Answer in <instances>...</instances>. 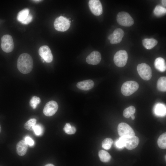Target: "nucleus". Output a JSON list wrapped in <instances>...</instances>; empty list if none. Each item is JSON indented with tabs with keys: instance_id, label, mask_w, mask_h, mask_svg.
<instances>
[{
	"instance_id": "cd10ccee",
	"label": "nucleus",
	"mask_w": 166,
	"mask_h": 166,
	"mask_svg": "<svg viewBox=\"0 0 166 166\" xmlns=\"http://www.w3.org/2000/svg\"><path fill=\"white\" fill-rule=\"evenodd\" d=\"M113 143L112 139L106 138L104 140L102 143V146L103 148L106 150L109 149Z\"/></svg>"
},
{
	"instance_id": "39448f33",
	"label": "nucleus",
	"mask_w": 166,
	"mask_h": 166,
	"mask_svg": "<svg viewBox=\"0 0 166 166\" xmlns=\"http://www.w3.org/2000/svg\"><path fill=\"white\" fill-rule=\"evenodd\" d=\"M117 20L119 25L124 26H130L134 23V20L130 14L124 11L118 13Z\"/></svg>"
},
{
	"instance_id": "5701e85b",
	"label": "nucleus",
	"mask_w": 166,
	"mask_h": 166,
	"mask_svg": "<svg viewBox=\"0 0 166 166\" xmlns=\"http://www.w3.org/2000/svg\"><path fill=\"white\" fill-rule=\"evenodd\" d=\"M29 13V10L28 8H25L20 11L17 15L18 20L21 22L27 18Z\"/></svg>"
},
{
	"instance_id": "f8f14e48",
	"label": "nucleus",
	"mask_w": 166,
	"mask_h": 166,
	"mask_svg": "<svg viewBox=\"0 0 166 166\" xmlns=\"http://www.w3.org/2000/svg\"><path fill=\"white\" fill-rule=\"evenodd\" d=\"M58 109L57 103L54 101H51L45 105L43 109V112L47 116H51L55 113Z\"/></svg>"
},
{
	"instance_id": "b1692460",
	"label": "nucleus",
	"mask_w": 166,
	"mask_h": 166,
	"mask_svg": "<svg viewBox=\"0 0 166 166\" xmlns=\"http://www.w3.org/2000/svg\"><path fill=\"white\" fill-rule=\"evenodd\" d=\"M166 133L164 132L158 138L157 144L159 147L162 149L166 148Z\"/></svg>"
},
{
	"instance_id": "f257e3e1",
	"label": "nucleus",
	"mask_w": 166,
	"mask_h": 166,
	"mask_svg": "<svg viewBox=\"0 0 166 166\" xmlns=\"http://www.w3.org/2000/svg\"><path fill=\"white\" fill-rule=\"evenodd\" d=\"M33 65V60L31 56L27 53H23L19 57L17 67L19 71L23 74H27L32 70Z\"/></svg>"
},
{
	"instance_id": "f704fd0d",
	"label": "nucleus",
	"mask_w": 166,
	"mask_h": 166,
	"mask_svg": "<svg viewBox=\"0 0 166 166\" xmlns=\"http://www.w3.org/2000/svg\"><path fill=\"white\" fill-rule=\"evenodd\" d=\"M45 166H54V165H53V164H46Z\"/></svg>"
},
{
	"instance_id": "1a4fd4ad",
	"label": "nucleus",
	"mask_w": 166,
	"mask_h": 166,
	"mask_svg": "<svg viewBox=\"0 0 166 166\" xmlns=\"http://www.w3.org/2000/svg\"><path fill=\"white\" fill-rule=\"evenodd\" d=\"M117 131L120 136H135L132 128L128 124L124 122L120 123L118 126Z\"/></svg>"
},
{
	"instance_id": "c756f323",
	"label": "nucleus",
	"mask_w": 166,
	"mask_h": 166,
	"mask_svg": "<svg viewBox=\"0 0 166 166\" xmlns=\"http://www.w3.org/2000/svg\"><path fill=\"white\" fill-rule=\"evenodd\" d=\"M40 99L39 97L34 96L30 100V105L33 109H35L37 105L40 103Z\"/></svg>"
},
{
	"instance_id": "7c9ffc66",
	"label": "nucleus",
	"mask_w": 166,
	"mask_h": 166,
	"mask_svg": "<svg viewBox=\"0 0 166 166\" xmlns=\"http://www.w3.org/2000/svg\"><path fill=\"white\" fill-rule=\"evenodd\" d=\"M24 140L30 146H34V140L29 136H27L24 138Z\"/></svg>"
},
{
	"instance_id": "393cba45",
	"label": "nucleus",
	"mask_w": 166,
	"mask_h": 166,
	"mask_svg": "<svg viewBox=\"0 0 166 166\" xmlns=\"http://www.w3.org/2000/svg\"><path fill=\"white\" fill-rule=\"evenodd\" d=\"M136 109L133 106H130L124 110L123 115L124 117L127 118H129L131 116L135 113Z\"/></svg>"
},
{
	"instance_id": "412c9836",
	"label": "nucleus",
	"mask_w": 166,
	"mask_h": 166,
	"mask_svg": "<svg viewBox=\"0 0 166 166\" xmlns=\"http://www.w3.org/2000/svg\"><path fill=\"white\" fill-rule=\"evenodd\" d=\"M154 110L155 114L158 116H163L165 114V106L162 104H157L155 107Z\"/></svg>"
},
{
	"instance_id": "dca6fc26",
	"label": "nucleus",
	"mask_w": 166,
	"mask_h": 166,
	"mask_svg": "<svg viewBox=\"0 0 166 166\" xmlns=\"http://www.w3.org/2000/svg\"><path fill=\"white\" fill-rule=\"evenodd\" d=\"M28 149V145L24 140H21L17 144L16 150L18 154L20 156L24 155Z\"/></svg>"
},
{
	"instance_id": "2eb2a0df",
	"label": "nucleus",
	"mask_w": 166,
	"mask_h": 166,
	"mask_svg": "<svg viewBox=\"0 0 166 166\" xmlns=\"http://www.w3.org/2000/svg\"><path fill=\"white\" fill-rule=\"evenodd\" d=\"M94 85V83L91 80H87L78 82L76 85L79 89L83 90H87L92 88Z\"/></svg>"
},
{
	"instance_id": "f03ea898",
	"label": "nucleus",
	"mask_w": 166,
	"mask_h": 166,
	"mask_svg": "<svg viewBox=\"0 0 166 166\" xmlns=\"http://www.w3.org/2000/svg\"><path fill=\"white\" fill-rule=\"evenodd\" d=\"M139 87V85L137 82L132 81H128L123 84L121 91L123 95L129 96L136 91Z\"/></svg>"
},
{
	"instance_id": "6ab92c4d",
	"label": "nucleus",
	"mask_w": 166,
	"mask_h": 166,
	"mask_svg": "<svg viewBox=\"0 0 166 166\" xmlns=\"http://www.w3.org/2000/svg\"><path fill=\"white\" fill-rule=\"evenodd\" d=\"M157 87L158 89L161 92L166 91V77H160L158 80Z\"/></svg>"
},
{
	"instance_id": "0eeeda50",
	"label": "nucleus",
	"mask_w": 166,
	"mask_h": 166,
	"mask_svg": "<svg viewBox=\"0 0 166 166\" xmlns=\"http://www.w3.org/2000/svg\"><path fill=\"white\" fill-rule=\"evenodd\" d=\"M128 57L127 53L126 51L120 50L115 54L113 57V61L117 66L122 67L126 65Z\"/></svg>"
},
{
	"instance_id": "72a5a7b5",
	"label": "nucleus",
	"mask_w": 166,
	"mask_h": 166,
	"mask_svg": "<svg viewBox=\"0 0 166 166\" xmlns=\"http://www.w3.org/2000/svg\"><path fill=\"white\" fill-rule=\"evenodd\" d=\"M162 4L165 6H166V1L165 0H163L161 1Z\"/></svg>"
},
{
	"instance_id": "473e14b6",
	"label": "nucleus",
	"mask_w": 166,
	"mask_h": 166,
	"mask_svg": "<svg viewBox=\"0 0 166 166\" xmlns=\"http://www.w3.org/2000/svg\"><path fill=\"white\" fill-rule=\"evenodd\" d=\"M115 145L116 146L119 148H122L124 147L121 141L119 138L115 142Z\"/></svg>"
},
{
	"instance_id": "2f4dec72",
	"label": "nucleus",
	"mask_w": 166,
	"mask_h": 166,
	"mask_svg": "<svg viewBox=\"0 0 166 166\" xmlns=\"http://www.w3.org/2000/svg\"><path fill=\"white\" fill-rule=\"evenodd\" d=\"M32 19V15L31 14H29L27 18L21 22L24 24H27L31 22Z\"/></svg>"
},
{
	"instance_id": "9b49d317",
	"label": "nucleus",
	"mask_w": 166,
	"mask_h": 166,
	"mask_svg": "<svg viewBox=\"0 0 166 166\" xmlns=\"http://www.w3.org/2000/svg\"><path fill=\"white\" fill-rule=\"evenodd\" d=\"M89 6L92 13L95 15L99 16L103 12L101 4L98 0H90L89 2Z\"/></svg>"
},
{
	"instance_id": "423d86ee",
	"label": "nucleus",
	"mask_w": 166,
	"mask_h": 166,
	"mask_svg": "<svg viewBox=\"0 0 166 166\" xmlns=\"http://www.w3.org/2000/svg\"><path fill=\"white\" fill-rule=\"evenodd\" d=\"M137 69L139 75L143 79L148 81L151 78L152 70L148 64L145 63L139 64L137 66Z\"/></svg>"
},
{
	"instance_id": "a878e982",
	"label": "nucleus",
	"mask_w": 166,
	"mask_h": 166,
	"mask_svg": "<svg viewBox=\"0 0 166 166\" xmlns=\"http://www.w3.org/2000/svg\"><path fill=\"white\" fill-rule=\"evenodd\" d=\"M36 119L32 118L24 124V128L29 130H33V128L36 124Z\"/></svg>"
},
{
	"instance_id": "c85d7f7f",
	"label": "nucleus",
	"mask_w": 166,
	"mask_h": 166,
	"mask_svg": "<svg viewBox=\"0 0 166 166\" xmlns=\"http://www.w3.org/2000/svg\"><path fill=\"white\" fill-rule=\"evenodd\" d=\"M33 131L35 135L37 136H41L43 133L44 129L43 126L41 124H37L35 125Z\"/></svg>"
},
{
	"instance_id": "e433bc0d",
	"label": "nucleus",
	"mask_w": 166,
	"mask_h": 166,
	"mask_svg": "<svg viewBox=\"0 0 166 166\" xmlns=\"http://www.w3.org/2000/svg\"><path fill=\"white\" fill-rule=\"evenodd\" d=\"M33 1L34 2H40L41 1H42L41 0H33Z\"/></svg>"
},
{
	"instance_id": "aec40b11",
	"label": "nucleus",
	"mask_w": 166,
	"mask_h": 166,
	"mask_svg": "<svg viewBox=\"0 0 166 166\" xmlns=\"http://www.w3.org/2000/svg\"><path fill=\"white\" fill-rule=\"evenodd\" d=\"M98 156L100 160L104 162H109L111 158L110 154L104 150H100L98 152Z\"/></svg>"
},
{
	"instance_id": "bb28decb",
	"label": "nucleus",
	"mask_w": 166,
	"mask_h": 166,
	"mask_svg": "<svg viewBox=\"0 0 166 166\" xmlns=\"http://www.w3.org/2000/svg\"><path fill=\"white\" fill-rule=\"evenodd\" d=\"M63 129L65 132L68 134H74L76 132L75 128L73 126H71L69 123L65 124Z\"/></svg>"
},
{
	"instance_id": "ddd939ff",
	"label": "nucleus",
	"mask_w": 166,
	"mask_h": 166,
	"mask_svg": "<svg viewBox=\"0 0 166 166\" xmlns=\"http://www.w3.org/2000/svg\"><path fill=\"white\" fill-rule=\"evenodd\" d=\"M124 35L123 30L121 28H117L108 36V39L111 44H116L121 42Z\"/></svg>"
},
{
	"instance_id": "4468645a",
	"label": "nucleus",
	"mask_w": 166,
	"mask_h": 166,
	"mask_svg": "<svg viewBox=\"0 0 166 166\" xmlns=\"http://www.w3.org/2000/svg\"><path fill=\"white\" fill-rule=\"evenodd\" d=\"M101 60L100 53L98 51H94L88 56L86 61L89 64L96 65L100 62Z\"/></svg>"
},
{
	"instance_id": "4be33fe9",
	"label": "nucleus",
	"mask_w": 166,
	"mask_h": 166,
	"mask_svg": "<svg viewBox=\"0 0 166 166\" xmlns=\"http://www.w3.org/2000/svg\"><path fill=\"white\" fill-rule=\"evenodd\" d=\"M166 13V8L160 5L156 6L153 11L154 14L157 17H160L164 15Z\"/></svg>"
},
{
	"instance_id": "20e7f679",
	"label": "nucleus",
	"mask_w": 166,
	"mask_h": 166,
	"mask_svg": "<svg viewBox=\"0 0 166 166\" xmlns=\"http://www.w3.org/2000/svg\"><path fill=\"white\" fill-rule=\"evenodd\" d=\"M70 21L67 18L60 16L57 18L54 22V26L58 31L64 32L67 30L70 27Z\"/></svg>"
},
{
	"instance_id": "f3484780",
	"label": "nucleus",
	"mask_w": 166,
	"mask_h": 166,
	"mask_svg": "<svg viewBox=\"0 0 166 166\" xmlns=\"http://www.w3.org/2000/svg\"><path fill=\"white\" fill-rule=\"evenodd\" d=\"M154 65L156 69L160 72H164L166 70V63L163 58H156L155 61Z\"/></svg>"
},
{
	"instance_id": "9d476101",
	"label": "nucleus",
	"mask_w": 166,
	"mask_h": 166,
	"mask_svg": "<svg viewBox=\"0 0 166 166\" xmlns=\"http://www.w3.org/2000/svg\"><path fill=\"white\" fill-rule=\"evenodd\" d=\"M38 53L43 62L50 63L53 59V56L49 47L46 45L41 46L38 50Z\"/></svg>"
},
{
	"instance_id": "4c0bfd02",
	"label": "nucleus",
	"mask_w": 166,
	"mask_h": 166,
	"mask_svg": "<svg viewBox=\"0 0 166 166\" xmlns=\"http://www.w3.org/2000/svg\"><path fill=\"white\" fill-rule=\"evenodd\" d=\"M1 132V126H0V133Z\"/></svg>"
},
{
	"instance_id": "a211bd4d",
	"label": "nucleus",
	"mask_w": 166,
	"mask_h": 166,
	"mask_svg": "<svg viewBox=\"0 0 166 166\" xmlns=\"http://www.w3.org/2000/svg\"><path fill=\"white\" fill-rule=\"evenodd\" d=\"M157 41L153 38H145L142 41L143 46L147 49L152 48L157 44Z\"/></svg>"
},
{
	"instance_id": "7ed1b4c3",
	"label": "nucleus",
	"mask_w": 166,
	"mask_h": 166,
	"mask_svg": "<svg viewBox=\"0 0 166 166\" xmlns=\"http://www.w3.org/2000/svg\"><path fill=\"white\" fill-rule=\"evenodd\" d=\"M119 139L121 141L123 146L128 150L135 148L139 143V138L136 136H120Z\"/></svg>"
},
{
	"instance_id": "6e6552de",
	"label": "nucleus",
	"mask_w": 166,
	"mask_h": 166,
	"mask_svg": "<svg viewBox=\"0 0 166 166\" xmlns=\"http://www.w3.org/2000/svg\"><path fill=\"white\" fill-rule=\"evenodd\" d=\"M1 47L2 50L6 53H10L12 51L14 48V44L11 36L6 34L2 37Z\"/></svg>"
},
{
	"instance_id": "c9c22d12",
	"label": "nucleus",
	"mask_w": 166,
	"mask_h": 166,
	"mask_svg": "<svg viewBox=\"0 0 166 166\" xmlns=\"http://www.w3.org/2000/svg\"><path fill=\"white\" fill-rule=\"evenodd\" d=\"M130 117L132 120H134L135 118V117L134 114L132 115Z\"/></svg>"
}]
</instances>
